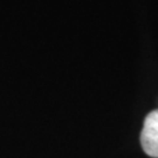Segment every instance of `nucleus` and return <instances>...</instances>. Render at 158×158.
<instances>
[{"instance_id": "obj_1", "label": "nucleus", "mask_w": 158, "mask_h": 158, "mask_svg": "<svg viewBox=\"0 0 158 158\" xmlns=\"http://www.w3.org/2000/svg\"><path fill=\"white\" fill-rule=\"evenodd\" d=\"M141 143L147 155L158 158V109L151 111L145 117Z\"/></svg>"}]
</instances>
